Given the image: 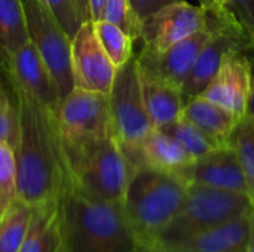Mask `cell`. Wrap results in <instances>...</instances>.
Listing matches in <instances>:
<instances>
[{
    "instance_id": "6da1fadb",
    "label": "cell",
    "mask_w": 254,
    "mask_h": 252,
    "mask_svg": "<svg viewBox=\"0 0 254 252\" xmlns=\"http://www.w3.org/2000/svg\"><path fill=\"white\" fill-rule=\"evenodd\" d=\"M19 134L13 147L16 199L37 206L55 201L68 183V169L55 116L22 89L12 88Z\"/></svg>"
},
{
    "instance_id": "7a4b0ae2",
    "label": "cell",
    "mask_w": 254,
    "mask_h": 252,
    "mask_svg": "<svg viewBox=\"0 0 254 252\" xmlns=\"http://www.w3.org/2000/svg\"><path fill=\"white\" fill-rule=\"evenodd\" d=\"M58 206L65 252H141L122 203L92 198L67 184Z\"/></svg>"
},
{
    "instance_id": "3957f363",
    "label": "cell",
    "mask_w": 254,
    "mask_h": 252,
    "mask_svg": "<svg viewBox=\"0 0 254 252\" xmlns=\"http://www.w3.org/2000/svg\"><path fill=\"white\" fill-rule=\"evenodd\" d=\"M189 184L177 175L149 166L134 169L125 199V217L141 252H152L179 214Z\"/></svg>"
},
{
    "instance_id": "277c9868",
    "label": "cell",
    "mask_w": 254,
    "mask_h": 252,
    "mask_svg": "<svg viewBox=\"0 0 254 252\" xmlns=\"http://www.w3.org/2000/svg\"><path fill=\"white\" fill-rule=\"evenodd\" d=\"M64 154L67 184L97 199L124 202L134 168L113 135L64 149Z\"/></svg>"
},
{
    "instance_id": "5b68a950",
    "label": "cell",
    "mask_w": 254,
    "mask_h": 252,
    "mask_svg": "<svg viewBox=\"0 0 254 252\" xmlns=\"http://www.w3.org/2000/svg\"><path fill=\"white\" fill-rule=\"evenodd\" d=\"M112 135L132 168L138 166L140 147L155 129L144 107L137 55L118 67L112 89L107 95Z\"/></svg>"
},
{
    "instance_id": "8992f818",
    "label": "cell",
    "mask_w": 254,
    "mask_h": 252,
    "mask_svg": "<svg viewBox=\"0 0 254 252\" xmlns=\"http://www.w3.org/2000/svg\"><path fill=\"white\" fill-rule=\"evenodd\" d=\"M252 209L253 203L247 195L189 184L179 214L162 233L158 245L179 242L213 230L247 215Z\"/></svg>"
},
{
    "instance_id": "52a82bcc",
    "label": "cell",
    "mask_w": 254,
    "mask_h": 252,
    "mask_svg": "<svg viewBox=\"0 0 254 252\" xmlns=\"http://www.w3.org/2000/svg\"><path fill=\"white\" fill-rule=\"evenodd\" d=\"M22 6L28 39L43 59L63 100L74 88L71 40L40 0H22Z\"/></svg>"
},
{
    "instance_id": "ba28073f",
    "label": "cell",
    "mask_w": 254,
    "mask_h": 252,
    "mask_svg": "<svg viewBox=\"0 0 254 252\" xmlns=\"http://www.w3.org/2000/svg\"><path fill=\"white\" fill-rule=\"evenodd\" d=\"M63 149L112 135L109 100L101 92L73 88L54 113Z\"/></svg>"
},
{
    "instance_id": "9c48e42d",
    "label": "cell",
    "mask_w": 254,
    "mask_h": 252,
    "mask_svg": "<svg viewBox=\"0 0 254 252\" xmlns=\"http://www.w3.org/2000/svg\"><path fill=\"white\" fill-rule=\"evenodd\" d=\"M254 50L252 37L243 30V27L234 19L228 10L199 56L193 68L190 70L188 79L182 86V95L185 102L190 98L202 95L207 89L225 59L235 52H250Z\"/></svg>"
},
{
    "instance_id": "30bf717a",
    "label": "cell",
    "mask_w": 254,
    "mask_h": 252,
    "mask_svg": "<svg viewBox=\"0 0 254 252\" xmlns=\"http://www.w3.org/2000/svg\"><path fill=\"white\" fill-rule=\"evenodd\" d=\"M207 25L208 10L201 4L195 6L186 0L171 3L141 21V50L147 53H161Z\"/></svg>"
},
{
    "instance_id": "8fae6325",
    "label": "cell",
    "mask_w": 254,
    "mask_h": 252,
    "mask_svg": "<svg viewBox=\"0 0 254 252\" xmlns=\"http://www.w3.org/2000/svg\"><path fill=\"white\" fill-rule=\"evenodd\" d=\"M226 12V7L220 10H208V25L205 28L193 33L161 53H147L141 50L137 55L138 67L152 76L182 89L196 62V58L219 27Z\"/></svg>"
},
{
    "instance_id": "7c38bea8",
    "label": "cell",
    "mask_w": 254,
    "mask_h": 252,
    "mask_svg": "<svg viewBox=\"0 0 254 252\" xmlns=\"http://www.w3.org/2000/svg\"><path fill=\"white\" fill-rule=\"evenodd\" d=\"M71 70L74 88L109 95L118 67L101 48L92 21L83 22L71 39Z\"/></svg>"
},
{
    "instance_id": "4fadbf2b",
    "label": "cell",
    "mask_w": 254,
    "mask_h": 252,
    "mask_svg": "<svg viewBox=\"0 0 254 252\" xmlns=\"http://www.w3.org/2000/svg\"><path fill=\"white\" fill-rule=\"evenodd\" d=\"M4 67L12 88L22 89L52 113L57 111L61 101L58 89L30 40L4 61Z\"/></svg>"
},
{
    "instance_id": "5bb4252c",
    "label": "cell",
    "mask_w": 254,
    "mask_h": 252,
    "mask_svg": "<svg viewBox=\"0 0 254 252\" xmlns=\"http://www.w3.org/2000/svg\"><path fill=\"white\" fill-rule=\"evenodd\" d=\"M250 83L249 55L247 52H235L225 59L207 89L202 92V97L220 104L241 119L246 114Z\"/></svg>"
},
{
    "instance_id": "9a60e30c",
    "label": "cell",
    "mask_w": 254,
    "mask_h": 252,
    "mask_svg": "<svg viewBox=\"0 0 254 252\" xmlns=\"http://www.w3.org/2000/svg\"><path fill=\"white\" fill-rule=\"evenodd\" d=\"M183 180L188 184L247 195L246 180L231 146L217 147L208 154L193 160L183 174Z\"/></svg>"
},
{
    "instance_id": "2e32d148",
    "label": "cell",
    "mask_w": 254,
    "mask_h": 252,
    "mask_svg": "<svg viewBox=\"0 0 254 252\" xmlns=\"http://www.w3.org/2000/svg\"><path fill=\"white\" fill-rule=\"evenodd\" d=\"M141 95L146 111L155 129H164L182 116L185 100L182 89L176 88L138 67Z\"/></svg>"
},
{
    "instance_id": "e0dca14e",
    "label": "cell",
    "mask_w": 254,
    "mask_h": 252,
    "mask_svg": "<svg viewBox=\"0 0 254 252\" xmlns=\"http://www.w3.org/2000/svg\"><path fill=\"white\" fill-rule=\"evenodd\" d=\"M208 135L219 147L229 146L232 132L238 123V117L228 108L199 95L185 102L182 116Z\"/></svg>"
},
{
    "instance_id": "ac0fdd59",
    "label": "cell",
    "mask_w": 254,
    "mask_h": 252,
    "mask_svg": "<svg viewBox=\"0 0 254 252\" xmlns=\"http://www.w3.org/2000/svg\"><path fill=\"white\" fill-rule=\"evenodd\" d=\"M19 252H65L58 198L33 206L28 232Z\"/></svg>"
},
{
    "instance_id": "d6986e66",
    "label": "cell",
    "mask_w": 254,
    "mask_h": 252,
    "mask_svg": "<svg viewBox=\"0 0 254 252\" xmlns=\"http://www.w3.org/2000/svg\"><path fill=\"white\" fill-rule=\"evenodd\" d=\"M193 160L195 159L171 135L161 129H153L140 147L138 166H149L183 180V174Z\"/></svg>"
},
{
    "instance_id": "ffe728a7",
    "label": "cell",
    "mask_w": 254,
    "mask_h": 252,
    "mask_svg": "<svg viewBox=\"0 0 254 252\" xmlns=\"http://www.w3.org/2000/svg\"><path fill=\"white\" fill-rule=\"evenodd\" d=\"M28 40L22 0H0V56L3 64Z\"/></svg>"
},
{
    "instance_id": "44dd1931",
    "label": "cell",
    "mask_w": 254,
    "mask_h": 252,
    "mask_svg": "<svg viewBox=\"0 0 254 252\" xmlns=\"http://www.w3.org/2000/svg\"><path fill=\"white\" fill-rule=\"evenodd\" d=\"M33 206L15 199L0 217V252H19L28 232Z\"/></svg>"
},
{
    "instance_id": "7402d4cb",
    "label": "cell",
    "mask_w": 254,
    "mask_h": 252,
    "mask_svg": "<svg viewBox=\"0 0 254 252\" xmlns=\"http://www.w3.org/2000/svg\"><path fill=\"white\" fill-rule=\"evenodd\" d=\"M229 146L237 154L238 163L241 166L247 196L250 198L252 203H254V122L249 116H243L229 141Z\"/></svg>"
},
{
    "instance_id": "603a6c76",
    "label": "cell",
    "mask_w": 254,
    "mask_h": 252,
    "mask_svg": "<svg viewBox=\"0 0 254 252\" xmlns=\"http://www.w3.org/2000/svg\"><path fill=\"white\" fill-rule=\"evenodd\" d=\"M92 25L101 48L104 49V52L116 67L124 65L134 55L132 52L134 40L118 25L104 19L94 21Z\"/></svg>"
},
{
    "instance_id": "cb8c5ba5",
    "label": "cell",
    "mask_w": 254,
    "mask_h": 252,
    "mask_svg": "<svg viewBox=\"0 0 254 252\" xmlns=\"http://www.w3.org/2000/svg\"><path fill=\"white\" fill-rule=\"evenodd\" d=\"M161 131L171 135L195 160L219 147L208 135H205L201 129H198L195 125L189 123L183 117L177 119L174 123L165 126Z\"/></svg>"
},
{
    "instance_id": "d4e9b609",
    "label": "cell",
    "mask_w": 254,
    "mask_h": 252,
    "mask_svg": "<svg viewBox=\"0 0 254 252\" xmlns=\"http://www.w3.org/2000/svg\"><path fill=\"white\" fill-rule=\"evenodd\" d=\"M16 199V162L10 146L0 143V217Z\"/></svg>"
},
{
    "instance_id": "484cf974",
    "label": "cell",
    "mask_w": 254,
    "mask_h": 252,
    "mask_svg": "<svg viewBox=\"0 0 254 252\" xmlns=\"http://www.w3.org/2000/svg\"><path fill=\"white\" fill-rule=\"evenodd\" d=\"M101 19L118 25L132 40L140 39V21L134 13L129 0H106Z\"/></svg>"
},
{
    "instance_id": "4316f807",
    "label": "cell",
    "mask_w": 254,
    "mask_h": 252,
    "mask_svg": "<svg viewBox=\"0 0 254 252\" xmlns=\"http://www.w3.org/2000/svg\"><path fill=\"white\" fill-rule=\"evenodd\" d=\"M19 134V116L15 95L0 88V143H6L12 149L16 146Z\"/></svg>"
},
{
    "instance_id": "83f0119b",
    "label": "cell",
    "mask_w": 254,
    "mask_h": 252,
    "mask_svg": "<svg viewBox=\"0 0 254 252\" xmlns=\"http://www.w3.org/2000/svg\"><path fill=\"white\" fill-rule=\"evenodd\" d=\"M43 6L52 13L57 22L61 25L64 33L70 37V40L76 36L82 24L85 22L80 15L77 6L73 0H40Z\"/></svg>"
},
{
    "instance_id": "f1b7e54d",
    "label": "cell",
    "mask_w": 254,
    "mask_h": 252,
    "mask_svg": "<svg viewBox=\"0 0 254 252\" xmlns=\"http://www.w3.org/2000/svg\"><path fill=\"white\" fill-rule=\"evenodd\" d=\"M226 9L243 30L254 39V0H229Z\"/></svg>"
},
{
    "instance_id": "f546056e",
    "label": "cell",
    "mask_w": 254,
    "mask_h": 252,
    "mask_svg": "<svg viewBox=\"0 0 254 252\" xmlns=\"http://www.w3.org/2000/svg\"><path fill=\"white\" fill-rule=\"evenodd\" d=\"M176 1H183V0H129L131 7H132L135 16L138 18L140 24L143 19L153 15L156 10L162 9L164 6H168L171 3H176Z\"/></svg>"
},
{
    "instance_id": "4dcf8cb0",
    "label": "cell",
    "mask_w": 254,
    "mask_h": 252,
    "mask_svg": "<svg viewBox=\"0 0 254 252\" xmlns=\"http://www.w3.org/2000/svg\"><path fill=\"white\" fill-rule=\"evenodd\" d=\"M249 61H250V76H252V83H250V94L247 100V107H246V116H249L254 122V50L247 52Z\"/></svg>"
},
{
    "instance_id": "1f68e13d",
    "label": "cell",
    "mask_w": 254,
    "mask_h": 252,
    "mask_svg": "<svg viewBox=\"0 0 254 252\" xmlns=\"http://www.w3.org/2000/svg\"><path fill=\"white\" fill-rule=\"evenodd\" d=\"M89 3V13H91V21H100L101 19V13H103V7L106 0H88Z\"/></svg>"
},
{
    "instance_id": "d6a6232c",
    "label": "cell",
    "mask_w": 254,
    "mask_h": 252,
    "mask_svg": "<svg viewBox=\"0 0 254 252\" xmlns=\"http://www.w3.org/2000/svg\"><path fill=\"white\" fill-rule=\"evenodd\" d=\"M73 1H74V4L77 6V9H79L80 15L83 16L85 22L91 21V13H89V3H88V0H73Z\"/></svg>"
},
{
    "instance_id": "836d02e7",
    "label": "cell",
    "mask_w": 254,
    "mask_h": 252,
    "mask_svg": "<svg viewBox=\"0 0 254 252\" xmlns=\"http://www.w3.org/2000/svg\"><path fill=\"white\" fill-rule=\"evenodd\" d=\"M0 88H4L7 91L12 92V86H10V82H9V76H7V71H6V67L1 61V56H0Z\"/></svg>"
},
{
    "instance_id": "e575fe53",
    "label": "cell",
    "mask_w": 254,
    "mask_h": 252,
    "mask_svg": "<svg viewBox=\"0 0 254 252\" xmlns=\"http://www.w3.org/2000/svg\"><path fill=\"white\" fill-rule=\"evenodd\" d=\"M247 252H254V209H252L250 212V232H249Z\"/></svg>"
},
{
    "instance_id": "d590c367",
    "label": "cell",
    "mask_w": 254,
    "mask_h": 252,
    "mask_svg": "<svg viewBox=\"0 0 254 252\" xmlns=\"http://www.w3.org/2000/svg\"><path fill=\"white\" fill-rule=\"evenodd\" d=\"M199 1V4L202 6V7H205L207 10H220V9H225V7H222L216 0H198Z\"/></svg>"
},
{
    "instance_id": "8d00e7d4",
    "label": "cell",
    "mask_w": 254,
    "mask_h": 252,
    "mask_svg": "<svg viewBox=\"0 0 254 252\" xmlns=\"http://www.w3.org/2000/svg\"><path fill=\"white\" fill-rule=\"evenodd\" d=\"M216 1H217L222 7H226V6H228V3H229V0H216Z\"/></svg>"
},
{
    "instance_id": "74e56055",
    "label": "cell",
    "mask_w": 254,
    "mask_h": 252,
    "mask_svg": "<svg viewBox=\"0 0 254 252\" xmlns=\"http://www.w3.org/2000/svg\"><path fill=\"white\" fill-rule=\"evenodd\" d=\"M253 46H254V39H253Z\"/></svg>"
},
{
    "instance_id": "f35d334b",
    "label": "cell",
    "mask_w": 254,
    "mask_h": 252,
    "mask_svg": "<svg viewBox=\"0 0 254 252\" xmlns=\"http://www.w3.org/2000/svg\"><path fill=\"white\" fill-rule=\"evenodd\" d=\"M253 209H254V203H253Z\"/></svg>"
}]
</instances>
